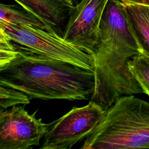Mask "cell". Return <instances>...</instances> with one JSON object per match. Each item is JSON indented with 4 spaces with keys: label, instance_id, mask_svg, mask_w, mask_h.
Wrapping results in <instances>:
<instances>
[{
    "label": "cell",
    "instance_id": "cell-1",
    "mask_svg": "<svg viewBox=\"0 0 149 149\" xmlns=\"http://www.w3.org/2000/svg\"><path fill=\"white\" fill-rule=\"evenodd\" d=\"M143 48L121 0H108L94 51V91L89 101L105 111L120 97L143 94L128 62Z\"/></svg>",
    "mask_w": 149,
    "mask_h": 149
},
{
    "label": "cell",
    "instance_id": "cell-2",
    "mask_svg": "<svg viewBox=\"0 0 149 149\" xmlns=\"http://www.w3.org/2000/svg\"><path fill=\"white\" fill-rule=\"evenodd\" d=\"M16 49V57L0 68L1 86L17 90L30 100H90L95 88L94 70Z\"/></svg>",
    "mask_w": 149,
    "mask_h": 149
},
{
    "label": "cell",
    "instance_id": "cell-3",
    "mask_svg": "<svg viewBox=\"0 0 149 149\" xmlns=\"http://www.w3.org/2000/svg\"><path fill=\"white\" fill-rule=\"evenodd\" d=\"M80 148H149V102L135 95L118 98Z\"/></svg>",
    "mask_w": 149,
    "mask_h": 149
},
{
    "label": "cell",
    "instance_id": "cell-4",
    "mask_svg": "<svg viewBox=\"0 0 149 149\" xmlns=\"http://www.w3.org/2000/svg\"><path fill=\"white\" fill-rule=\"evenodd\" d=\"M2 31L17 49L63 61L93 70V55L53 33L23 24L0 21Z\"/></svg>",
    "mask_w": 149,
    "mask_h": 149
},
{
    "label": "cell",
    "instance_id": "cell-5",
    "mask_svg": "<svg viewBox=\"0 0 149 149\" xmlns=\"http://www.w3.org/2000/svg\"><path fill=\"white\" fill-rule=\"evenodd\" d=\"M105 112L91 101L83 107H73L67 113L52 122L43 137L40 149L71 148L92 133Z\"/></svg>",
    "mask_w": 149,
    "mask_h": 149
},
{
    "label": "cell",
    "instance_id": "cell-6",
    "mask_svg": "<svg viewBox=\"0 0 149 149\" xmlns=\"http://www.w3.org/2000/svg\"><path fill=\"white\" fill-rule=\"evenodd\" d=\"M24 106L0 112V149H30L39 146L52 124L37 119V111L29 114Z\"/></svg>",
    "mask_w": 149,
    "mask_h": 149
},
{
    "label": "cell",
    "instance_id": "cell-7",
    "mask_svg": "<svg viewBox=\"0 0 149 149\" xmlns=\"http://www.w3.org/2000/svg\"><path fill=\"white\" fill-rule=\"evenodd\" d=\"M108 0H80L72 9L63 38L93 54L100 34L102 14Z\"/></svg>",
    "mask_w": 149,
    "mask_h": 149
},
{
    "label": "cell",
    "instance_id": "cell-8",
    "mask_svg": "<svg viewBox=\"0 0 149 149\" xmlns=\"http://www.w3.org/2000/svg\"><path fill=\"white\" fill-rule=\"evenodd\" d=\"M39 19L48 31L63 37L72 8L63 0H14Z\"/></svg>",
    "mask_w": 149,
    "mask_h": 149
},
{
    "label": "cell",
    "instance_id": "cell-9",
    "mask_svg": "<svg viewBox=\"0 0 149 149\" xmlns=\"http://www.w3.org/2000/svg\"><path fill=\"white\" fill-rule=\"evenodd\" d=\"M125 7L143 47L149 51V6L125 4Z\"/></svg>",
    "mask_w": 149,
    "mask_h": 149
},
{
    "label": "cell",
    "instance_id": "cell-10",
    "mask_svg": "<svg viewBox=\"0 0 149 149\" xmlns=\"http://www.w3.org/2000/svg\"><path fill=\"white\" fill-rule=\"evenodd\" d=\"M0 21L14 24H23L47 30L45 24L37 17L15 5L0 4Z\"/></svg>",
    "mask_w": 149,
    "mask_h": 149
},
{
    "label": "cell",
    "instance_id": "cell-11",
    "mask_svg": "<svg viewBox=\"0 0 149 149\" xmlns=\"http://www.w3.org/2000/svg\"><path fill=\"white\" fill-rule=\"evenodd\" d=\"M129 68L141 87L149 97V51L144 47L128 62Z\"/></svg>",
    "mask_w": 149,
    "mask_h": 149
},
{
    "label": "cell",
    "instance_id": "cell-12",
    "mask_svg": "<svg viewBox=\"0 0 149 149\" xmlns=\"http://www.w3.org/2000/svg\"><path fill=\"white\" fill-rule=\"evenodd\" d=\"M0 112L6 110L9 107L30 103V99L24 93L10 88L0 85Z\"/></svg>",
    "mask_w": 149,
    "mask_h": 149
},
{
    "label": "cell",
    "instance_id": "cell-13",
    "mask_svg": "<svg viewBox=\"0 0 149 149\" xmlns=\"http://www.w3.org/2000/svg\"><path fill=\"white\" fill-rule=\"evenodd\" d=\"M17 51L6 35L0 31V68L12 62L17 56Z\"/></svg>",
    "mask_w": 149,
    "mask_h": 149
},
{
    "label": "cell",
    "instance_id": "cell-14",
    "mask_svg": "<svg viewBox=\"0 0 149 149\" xmlns=\"http://www.w3.org/2000/svg\"><path fill=\"white\" fill-rule=\"evenodd\" d=\"M125 4L141 5L149 6V0H121Z\"/></svg>",
    "mask_w": 149,
    "mask_h": 149
},
{
    "label": "cell",
    "instance_id": "cell-15",
    "mask_svg": "<svg viewBox=\"0 0 149 149\" xmlns=\"http://www.w3.org/2000/svg\"><path fill=\"white\" fill-rule=\"evenodd\" d=\"M65 3L70 8H73V6H74V0H63Z\"/></svg>",
    "mask_w": 149,
    "mask_h": 149
}]
</instances>
